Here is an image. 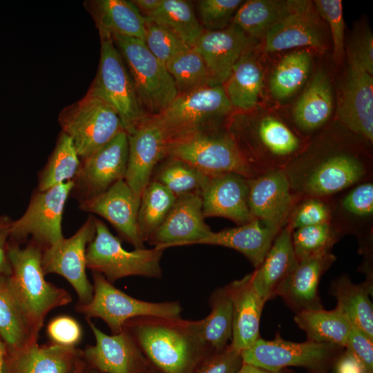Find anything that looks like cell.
I'll return each instance as SVG.
<instances>
[{
    "label": "cell",
    "mask_w": 373,
    "mask_h": 373,
    "mask_svg": "<svg viewBox=\"0 0 373 373\" xmlns=\"http://www.w3.org/2000/svg\"><path fill=\"white\" fill-rule=\"evenodd\" d=\"M336 373H365L358 361L348 351L338 361Z\"/></svg>",
    "instance_id": "cell-55"
},
{
    "label": "cell",
    "mask_w": 373,
    "mask_h": 373,
    "mask_svg": "<svg viewBox=\"0 0 373 373\" xmlns=\"http://www.w3.org/2000/svg\"><path fill=\"white\" fill-rule=\"evenodd\" d=\"M93 295L79 311L88 317L102 319L114 334L124 329L133 318H180L182 307L178 302L151 303L136 299L115 288L99 273H93Z\"/></svg>",
    "instance_id": "cell-11"
},
{
    "label": "cell",
    "mask_w": 373,
    "mask_h": 373,
    "mask_svg": "<svg viewBox=\"0 0 373 373\" xmlns=\"http://www.w3.org/2000/svg\"><path fill=\"white\" fill-rule=\"evenodd\" d=\"M291 231L287 224L278 232L263 261L251 274L254 288L265 301L276 296L278 287L297 262Z\"/></svg>",
    "instance_id": "cell-30"
},
{
    "label": "cell",
    "mask_w": 373,
    "mask_h": 373,
    "mask_svg": "<svg viewBox=\"0 0 373 373\" xmlns=\"http://www.w3.org/2000/svg\"><path fill=\"white\" fill-rule=\"evenodd\" d=\"M225 125L258 174L283 170L303 149L300 137L273 115L255 117L249 111H233Z\"/></svg>",
    "instance_id": "cell-2"
},
{
    "label": "cell",
    "mask_w": 373,
    "mask_h": 373,
    "mask_svg": "<svg viewBox=\"0 0 373 373\" xmlns=\"http://www.w3.org/2000/svg\"><path fill=\"white\" fill-rule=\"evenodd\" d=\"M336 345L307 341L294 343L279 337L272 341L259 338L250 347L240 352L242 363L270 371L279 372L290 367L317 368L332 355Z\"/></svg>",
    "instance_id": "cell-15"
},
{
    "label": "cell",
    "mask_w": 373,
    "mask_h": 373,
    "mask_svg": "<svg viewBox=\"0 0 373 373\" xmlns=\"http://www.w3.org/2000/svg\"><path fill=\"white\" fill-rule=\"evenodd\" d=\"M96 219L93 215L89 216L71 237L63 238L42 251L44 274H57L65 278L77 292L82 304L90 302L93 295V286L86 273V254L88 245L95 236Z\"/></svg>",
    "instance_id": "cell-14"
},
{
    "label": "cell",
    "mask_w": 373,
    "mask_h": 373,
    "mask_svg": "<svg viewBox=\"0 0 373 373\" xmlns=\"http://www.w3.org/2000/svg\"><path fill=\"white\" fill-rule=\"evenodd\" d=\"M333 222L345 234L372 236L373 222L372 179L360 182L332 197Z\"/></svg>",
    "instance_id": "cell-28"
},
{
    "label": "cell",
    "mask_w": 373,
    "mask_h": 373,
    "mask_svg": "<svg viewBox=\"0 0 373 373\" xmlns=\"http://www.w3.org/2000/svg\"><path fill=\"white\" fill-rule=\"evenodd\" d=\"M58 120L61 132L71 139L80 160L124 131L114 108L91 88L82 99L64 108Z\"/></svg>",
    "instance_id": "cell-8"
},
{
    "label": "cell",
    "mask_w": 373,
    "mask_h": 373,
    "mask_svg": "<svg viewBox=\"0 0 373 373\" xmlns=\"http://www.w3.org/2000/svg\"><path fill=\"white\" fill-rule=\"evenodd\" d=\"M210 303V314L197 321V325L206 345L220 352L232 337L233 303L228 287L217 289L212 294Z\"/></svg>",
    "instance_id": "cell-38"
},
{
    "label": "cell",
    "mask_w": 373,
    "mask_h": 373,
    "mask_svg": "<svg viewBox=\"0 0 373 373\" xmlns=\"http://www.w3.org/2000/svg\"><path fill=\"white\" fill-rule=\"evenodd\" d=\"M165 157L181 160L209 176L231 172L251 179L259 175L247 162L226 125L168 142Z\"/></svg>",
    "instance_id": "cell-5"
},
{
    "label": "cell",
    "mask_w": 373,
    "mask_h": 373,
    "mask_svg": "<svg viewBox=\"0 0 373 373\" xmlns=\"http://www.w3.org/2000/svg\"><path fill=\"white\" fill-rule=\"evenodd\" d=\"M369 284H355L346 276L334 280L330 292L337 301L336 307L370 338L373 339V307Z\"/></svg>",
    "instance_id": "cell-36"
},
{
    "label": "cell",
    "mask_w": 373,
    "mask_h": 373,
    "mask_svg": "<svg viewBox=\"0 0 373 373\" xmlns=\"http://www.w3.org/2000/svg\"><path fill=\"white\" fill-rule=\"evenodd\" d=\"M73 182L59 184L45 191L36 189L24 213L13 220L10 238L18 243L30 236L42 251L61 240L64 207Z\"/></svg>",
    "instance_id": "cell-12"
},
{
    "label": "cell",
    "mask_w": 373,
    "mask_h": 373,
    "mask_svg": "<svg viewBox=\"0 0 373 373\" xmlns=\"http://www.w3.org/2000/svg\"><path fill=\"white\" fill-rule=\"evenodd\" d=\"M236 373H280L279 372L267 371L251 365L242 363Z\"/></svg>",
    "instance_id": "cell-57"
},
{
    "label": "cell",
    "mask_w": 373,
    "mask_h": 373,
    "mask_svg": "<svg viewBox=\"0 0 373 373\" xmlns=\"http://www.w3.org/2000/svg\"><path fill=\"white\" fill-rule=\"evenodd\" d=\"M127 136L128 155L124 180L140 202L154 169L165 157L167 140L153 116L145 117Z\"/></svg>",
    "instance_id": "cell-17"
},
{
    "label": "cell",
    "mask_w": 373,
    "mask_h": 373,
    "mask_svg": "<svg viewBox=\"0 0 373 373\" xmlns=\"http://www.w3.org/2000/svg\"><path fill=\"white\" fill-rule=\"evenodd\" d=\"M0 338L10 352L36 342L8 286V277L0 276Z\"/></svg>",
    "instance_id": "cell-41"
},
{
    "label": "cell",
    "mask_w": 373,
    "mask_h": 373,
    "mask_svg": "<svg viewBox=\"0 0 373 373\" xmlns=\"http://www.w3.org/2000/svg\"><path fill=\"white\" fill-rule=\"evenodd\" d=\"M84 4L99 34L137 38L144 41L146 20L131 1L95 0Z\"/></svg>",
    "instance_id": "cell-32"
},
{
    "label": "cell",
    "mask_w": 373,
    "mask_h": 373,
    "mask_svg": "<svg viewBox=\"0 0 373 373\" xmlns=\"http://www.w3.org/2000/svg\"><path fill=\"white\" fill-rule=\"evenodd\" d=\"M13 220L6 215L0 216V276L9 277L11 266L8 256V239Z\"/></svg>",
    "instance_id": "cell-54"
},
{
    "label": "cell",
    "mask_w": 373,
    "mask_h": 373,
    "mask_svg": "<svg viewBox=\"0 0 373 373\" xmlns=\"http://www.w3.org/2000/svg\"><path fill=\"white\" fill-rule=\"evenodd\" d=\"M8 350L6 344L0 338V373H4L6 358Z\"/></svg>",
    "instance_id": "cell-58"
},
{
    "label": "cell",
    "mask_w": 373,
    "mask_h": 373,
    "mask_svg": "<svg viewBox=\"0 0 373 373\" xmlns=\"http://www.w3.org/2000/svg\"><path fill=\"white\" fill-rule=\"evenodd\" d=\"M11 274L8 286L21 311L32 336L37 339L47 314L68 304L67 291L47 282L41 266L42 249L31 241L25 248L9 246Z\"/></svg>",
    "instance_id": "cell-3"
},
{
    "label": "cell",
    "mask_w": 373,
    "mask_h": 373,
    "mask_svg": "<svg viewBox=\"0 0 373 373\" xmlns=\"http://www.w3.org/2000/svg\"><path fill=\"white\" fill-rule=\"evenodd\" d=\"M204 221L200 193L177 196L162 224L147 242L165 248L198 244L211 232Z\"/></svg>",
    "instance_id": "cell-19"
},
{
    "label": "cell",
    "mask_w": 373,
    "mask_h": 373,
    "mask_svg": "<svg viewBox=\"0 0 373 373\" xmlns=\"http://www.w3.org/2000/svg\"><path fill=\"white\" fill-rule=\"evenodd\" d=\"M312 55L305 50L285 55L274 69L269 90L274 98L285 99L294 94L307 80L312 66Z\"/></svg>",
    "instance_id": "cell-39"
},
{
    "label": "cell",
    "mask_w": 373,
    "mask_h": 373,
    "mask_svg": "<svg viewBox=\"0 0 373 373\" xmlns=\"http://www.w3.org/2000/svg\"><path fill=\"white\" fill-rule=\"evenodd\" d=\"M85 363L79 358L77 360L72 373H84Z\"/></svg>",
    "instance_id": "cell-59"
},
{
    "label": "cell",
    "mask_w": 373,
    "mask_h": 373,
    "mask_svg": "<svg viewBox=\"0 0 373 373\" xmlns=\"http://www.w3.org/2000/svg\"><path fill=\"white\" fill-rule=\"evenodd\" d=\"M178 95L213 86L208 68L200 53L191 47L166 64Z\"/></svg>",
    "instance_id": "cell-44"
},
{
    "label": "cell",
    "mask_w": 373,
    "mask_h": 373,
    "mask_svg": "<svg viewBox=\"0 0 373 373\" xmlns=\"http://www.w3.org/2000/svg\"><path fill=\"white\" fill-rule=\"evenodd\" d=\"M162 0H133V4L142 15L149 17L161 4Z\"/></svg>",
    "instance_id": "cell-56"
},
{
    "label": "cell",
    "mask_w": 373,
    "mask_h": 373,
    "mask_svg": "<svg viewBox=\"0 0 373 373\" xmlns=\"http://www.w3.org/2000/svg\"><path fill=\"white\" fill-rule=\"evenodd\" d=\"M210 176L189 164L171 157H165L153 171L151 180L160 183L175 196L200 193Z\"/></svg>",
    "instance_id": "cell-42"
},
{
    "label": "cell",
    "mask_w": 373,
    "mask_h": 373,
    "mask_svg": "<svg viewBox=\"0 0 373 373\" xmlns=\"http://www.w3.org/2000/svg\"><path fill=\"white\" fill-rule=\"evenodd\" d=\"M101 51L96 77L90 86L117 113L128 134L148 115L139 102L133 82L112 37L99 34Z\"/></svg>",
    "instance_id": "cell-10"
},
{
    "label": "cell",
    "mask_w": 373,
    "mask_h": 373,
    "mask_svg": "<svg viewBox=\"0 0 373 373\" xmlns=\"http://www.w3.org/2000/svg\"><path fill=\"white\" fill-rule=\"evenodd\" d=\"M248 204L254 219L281 230L296 201L283 170L265 171L248 180Z\"/></svg>",
    "instance_id": "cell-18"
},
{
    "label": "cell",
    "mask_w": 373,
    "mask_h": 373,
    "mask_svg": "<svg viewBox=\"0 0 373 373\" xmlns=\"http://www.w3.org/2000/svg\"><path fill=\"white\" fill-rule=\"evenodd\" d=\"M144 42L152 54L165 66L173 57L191 48L167 28L147 20Z\"/></svg>",
    "instance_id": "cell-47"
},
{
    "label": "cell",
    "mask_w": 373,
    "mask_h": 373,
    "mask_svg": "<svg viewBox=\"0 0 373 373\" xmlns=\"http://www.w3.org/2000/svg\"><path fill=\"white\" fill-rule=\"evenodd\" d=\"M133 325L135 338L164 373H186L206 343L197 321L144 318Z\"/></svg>",
    "instance_id": "cell-4"
},
{
    "label": "cell",
    "mask_w": 373,
    "mask_h": 373,
    "mask_svg": "<svg viewBox=\"0 0 373 373\" xmlns=\"http://www.w3.org/2000/svg\"><path fill=\"white\" fill-rule=\"evenodd\" d=\"M242 363L240 353L229 345L207 359L197 373H236Z\"/></svg>",
    "instance_id": "cell-52"
},
{
    "label": "cell",
    "mask_w": 373,
    "mask_h": 373,
    "mask_svg": "<svg viewBox=\"0 0 373 373\" xmlns=\"http://www.w3.org/2000/svg\"><path fill=\"white\" fill-rule=\"evenodd\" d=\"M333 110V97L327 75L318 72L293 109V122L301 132L310 133L323 127Z\"/></svg>",
    "instance_id": "cell-33"
},
{
    "label": "cell",
    "mask_w": 373,
    "mask_h": 373,
    "mask_svg": "<svg viewBox=\"0 0 373 373\" xmlns=\"http://www.w3.org/2000/svg\"><path fill=\"white\" fill-rule=\"evenodd\" d=\"M222 85L234 111L254 109L262 90V75L253 50L242 55Z\"/></svg>",
    "instance_id": "cell-34"
},
{
    "label": "cell",
    "mask_w": 373,
    "mask_h": 373,
    "mask_svg": "<svg viewBox=\"0 0 373 373\" xmlns=\"http://www.w3.org/2000/svg\"><path fill=\"white\" fill-rule=\"evenodd\" d=\"M79 204L82 211L106 220L135 249L144 248L137 227L140 202L124 180H119L103 193Z\"/></svg>",
    "instance_id": "cell-20"
},
{
    "label": "cell",
    "mask_w": 373,
    "mask_h": 373,
    "mask_svg": "<svg viewBox=\"0 0 373 373\" xmlns=\"http://www.w3.org/2000/svg\"><path fill=\"white\" fill-rule=\"evenodd\" d=\"M348 68L339 95L336 115L342 125L364 140L373 142V78L355 60Z\"/></svg>",
    "instance_id": "cell-16"
},
{
    "label": "cell",
    "mask_w": 373,
    "mask_h": 373,
    "mask_svg": "<svg viewBox=\"0 0 373 373\" xmlns=\"http://www.w3.org/2000/svg\"><path fill=\"white\" fill-rule=\"evenodd\" d=\"M79 355L74 347L33 342L7 354L4 373H70Z\"/></svg>",
    "instance_id": "cell-27"
},
{
    "label": "cell",
    "mask_w": 373,
    "mask_h": 373,
    "mask_svg": "<svg viewBox=\"0 0 373 373\" xmlns=\"http://www.w3.org/2000/svg\"><path fill=\"white\" fill-rule=\"evenodd\" d=\"M267 52L309 46L325 47L323 30L312 6L295 12L271 27L262 38Z\"/></svg>",
    "instance_id": "cell-26"
},
{
    "label": "cell",
    "mask_w": 373,
    "mask_h": 373,
    "mask_svg": "<svg viewBox=\"0 0 373 373\" xmlns=\"http://www.w3.org/2000/svg\"><path fill=\"white\" fill-rule=\"evenodd\" d=\"M312 4L300 0H249L236 12L231 23L252 39L263 38L274 25Z\"/></svg>",
    "instance_id": "cell-31"
},
{
    "label": "cell",
    "mask_w": 373,
    "mask_h": 373,
    "mask_svg": "<svg viewBox=\"0 0 373 373\" xmlns=\"http://www.w3.org/2000/svg\"><path fill=\"white\" fill-rule=\"evenodd\" d=\"M176 198L167 188L153 180L144 189L137 211L138 231L144 242L162 224Z\"/></svg>",
    "instance_id": "cell-40"
},
{
    "label": "cell",
    "mask_w": 373,
    "mask_h": 373,
    "mask_svg": "<svg viewBox=\"0 0 373 373\" xmlns=\"http://www.w3.org/2000/svg\"><path fill=\"white\" fill-rule=\"evenodd\" d=\"M317 12L328 23L333 41L334 59L339 64L345 53L344 31L342 1L316 0L314 1Z\"/></svg>",
    "instance_id": "cell-49"
},
{
    "label": "cell",
    "mask_w": 373,
    "mask_h": 373,
    "mask_svg": "<svg viewBox=\"0 0 373 373\" xmlns=\"http://www.w3.org/2000/svg\"><path fill=\"white\" fill-rule=\"evenodd\" d=\"M335 260L332 253L298 260L278 287L276 296L283 297L297 312L323 309L318 294L319 281Z\"/></svg>",
    "instance_id": "cell-23"
},
{
    "label": "cell",
    "mask_w": 373,
    "mask_h": 373,
    "mask_svg": "<svg viewBox=\"0 0 373 373\" xmlns=\"http://www.w3.org/2000/svg\"><path fill=\"white\" fill-rule=\"evenodd\" d=\"M294 321L306 333L308 341L346 347L352 323L338 307L329 311H301L297 312Z\"/></svg>",
    "instance_id": "cell-35"
},
{
    "label": "cell",
    "mask_w": 373,
    "mask_h": 373,
    "mask_svg": "<svg viewBox=\"0 0 373 373\" xmlns=\"http://www.w3.org/2000/svg\"><path fill=\"white\" fill-rule=\"evenodd\" d=\"M346 348L361 364L365 373H372L373 339L354 324L351 326Z\"/></svg>",
    "instance_id": "cell-51"
},
{
    "label": "cell",
    "mask_w": 373,
    "mask_h": 373,
    "mask_svg": "<svg viewBox=\"0 0 373 373\" xmlns=\"http://www.w3.org/2000/svg\"><path fill=\"white\" fill-rule=\"evenodd\" d=\"M95 345L88 347L84 356L99 373H134L140 360V352L131 336L124 329L108 335L90 320Z\"/></svg>",
    "instance_id": "cell-25"
},
{
    "label": "cell",
    "mask_w": 373,
    "mask_h": 373,
    "mask_svg": "<svg viewBox=\"0 0 373 373\" xmlns=\"http://www.w3.org/2000/svg\"><path fill=\"white\" fill-rule=\"evenodd\" d=\"M331 198L308 197L298 200L289 215L287 225L291 231L303 227L333 222Z\"/></svg>",
    "instance_id": "cell-46"
},
{
    "label": "cell",
    "mask_w": 373,
    "mask_h": 373,
    "mask_svg": "<svg viewBox=\"0 0 373 373\" xmlns=\"http://www.w3.org/2000/svg\"><path fill=\"white\" fill-rule=\"evenodd\" d=\"M254 41L231 23L222 30H204L193 48L203 58L213 85H221L242 55L252 50Z\"/></svg>",
    "instance_id": "cell-22"
},
{
    "label": "cell",
    "mask_w": 373,
    "mask_h": 373,
    "mask_svg": "<svg viewBox=\"0 0 373 373\" xmlns=\"http://www.w3.org/2000/svg\"><path fill=\"white\" fill-rule=\"evenodd\" d=\"M344 235L333 222L300 227L291 231V242L297 260L332 253L334 245Z\"/></svg>",
    "instance_id": "cell-45"
},
{
    "label": "cell",
    "mask_w": 373,
    "mask_h": 373,
    "mask_svg": "<svg viewBox=\"0 0 373 373\" xmlns=\"http://www.w3.org/2000/svg\"><path fill=\"white\" fill-rule=\"evenodd\" d=\"M243 3L241 0H200L196 1L198 19L204 30H219L231 24Z\"/></svg>",
    "instance_id": "cell-48"
},
{
    "label": "cell",
    "mask_w": 373,
    "mask_h": 373,
    "mask_svg": "<svg viewBox=\"0 0 373 373\" xmlns=\"http://www.w3.org/2000/svg\"><path fill=\"white\" fill-rule=\"evenodd\" d=\"M47 332L55 344L66 347H74L82 337V329L79 323L66 316L52 320L48 324Z\"/></svg>",
    "instance_id": "cell-50"
},
{
    "label": "cell",
    "mask_w": 373,
    "mask_h": 373,
    "mask_svg": "<svg viewBox=\"0 0 373 373\" xmlns=\"http://www.w3.org/2000/svg\"><path fill=\"white\" fill-rule=\"evenodd\" d=\"M347 57L355 60L365 71L373 75V37L370 30H364L353 39Z\"/></svg>",
    "instance_id": "cell-53"
},
{
    "label": "cell",
    "mask_w": 373,
    "mask_h": 373,
    "mask_svg": "<svg viewBox=\"0 0 373 373\" xmlns=\"http://www.w3.org/2000/svg\"><path fill=\"white\" fill-rule=\"evenodd\" d=\"M248 180L231 172L210 176L200 193L204 218L222 217L238 225L254 220L248 204Z\"/></svg>",
    "instance_id": "cell-21"
},
{
    "label": "cell",
    "mask_w": 373,
    "mask_h": 373,
    "mask_svg": "<svg viewBox=\"0 0 373 373\" xmlns=\"http://www.w3.org/2000/svg\"><path fill=\"white\" fill-rule=\"evenodd\" d=\"M146 20L159 24L193 47L204 32L191 1L162 0L160 6Z\"/></svg>",
    "instance_id": "cell-37"
},
{
    "label": "cell",
    "mask_w": 373,
    "mask_h": 373,
    "mask_svg": "<svg viewBox=\"0 0 373 373\" xmlns=\"http://www.w3.org/2000/svg\"><path fill=\"white\" fill-rule=\"evenodd\" d=\"M128 155L127 133L124 131L90 155L81 159L73 179L70 196L79 203L106 191L124 180Z\"/></svg>",
    "instance_id": "cell-13"
},
{
    "label": "cell",
    "mask_w": 373,
    "mask_h": 373,
    "mask_svg": "<svg viewBox=\"0 0 373 373\" xmlns=\"http://www.w3.org/2000/svg\"><path fill=\"white\" fill-rule=\"evenodd\" d=\"M128 71L139 102L148 116L165 110L177 97L174 80L166 66L140 39L112 36Z\"/></svg>",
    "instance_id": "cell-7"
},
{
    "label": "cell",
    "mask_w": 373,
    "mask_h": 373,
    "mask_svg": "<svg viewBox=\"0 0 373 373\" xmlns=\"http://www.w3.org/2000/svg\"><path fill=\"white\" fill-rule=\"evenodd\" d=\"M89 373H99V372H97V371H91V372H90Z\"/></svg>",
    "instance_id": "cell-60"
},
{
    "label": "cell",
    "mask_w": 373,
    "mask_h": 373,
    "mask_svg": "<svg viewBox=\"0 0 373 373\" xmlns=\"http://www.w3.org/2000/svg\"><path fill=\"white\" fill-rule=\"evenodd\" d=\"M296 202L305 198H331L372 179V162L361 149L337 142L314 144L283 170Z\"/></svg>",
    "instance_id": "cell-1"
},
{
    "label": "cell",
    "mask_w": 373,
    "mask_h": 373,
    "mask_svg": "<svg viewBox=\"0 0 373 373\" xmlns=\"http://www.w3.org/2000/svg\"><path fill=\"white\" fill-rule=\"evenodd\" d=\"M280 231L254 219L233 228L218 232L212 231L198 244L218 245L235 249L243 254L257 268L263 261Z\"/></svg>",
    "instance_id": "cell-29"
},
{
    "label": "cell",
    "mask_w": 373,
    "mask_h": 373,
    "mask_svg": "<svg viewBox=\"0 0 373 373\" xmlns=\"http://www.w3.org/2000/svg\"><path fill=\"white\" fill-rule=\"evenodd\" d=\"M233 303L231 346L240 352L260 337L259 327L265 300L254 288L251 274L227 285Z\"/></svg>",
    "instance_id": "cell-24"
},
{
    "label": "cell",
    "mask_w": 373,
    "mask_h": 373,
    "mask_svg": "<svg viewBox=\"0 0 373 373\" xmlns=\"http://www.w3.org/2000/svg\"><path fill=\"white\" fill-rule=\"evenodd\" d=\"M163 251L156 247L128 251L107 226L96 219L95 236L86 249V268L101 274L111 283L131 276L159 278Z\"/></svg>",
    "instance_id": "cell-9"
},
{
    "label": "cell",
    "mask_w": 373,
    "mask_h": 373,
    "mask_svg": "<svg viewBox=\"0 0 373 373\" xmlns=\"http://www.w3.org/2000/svg\"><path fill=\"white\" fill-rule=\"evenodd\" d=\"M233 111L221 84L179 94L165 110L153 117L168 142L195 132L224 126Z\"/></svg>",
    "instance_id": "cell-6"
},
{
    "label": "cell",
    "mask_w": 373,
    "mask_h": 373,
    "mask_svg": "<svg viewBox=\"0 0 373 373\" xmlns=\"http://www.w3.org/2000/svg\"><path fill=\"white\" fill-rule=\"evenodd\" d=\"M80 161L71 139L61 132L54 150L39 173L37 189L45 191L72 181L78 171Z\"/></svg>",
    "instance_id": "cell-43"
}]
</instances>
